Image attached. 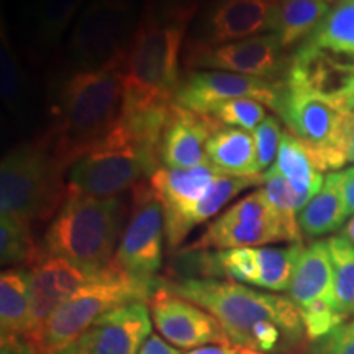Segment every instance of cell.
Instances as JSON below:
<instances>
[{"mask_svg":"<svg viewBox=\"0 0 354 354\" xmlns=\"http://www.w3.org/2000/svg\"><path fill=\"white\" fill-rule=\"evenodd\" d=\"M339 236H343L344 240L354 245V215L346 221V225L339 230Z\"/></svg>","mask_w":354,"mask_h":354,"instance_id":"cell-44","label":"cell"},{"mask_svg":"<svg viewBox=\"0 0 354 354\" xmlns=\"http://www.w3.org/2000/svg\"><path fill=\"white\" fill-rule=\"evenodd\" d=\"M210 115L221 125L253 131L266 120V105L253 99L230 100L212 110Z\"/></svg>","mask_w":354,"mask_h":354,"instance_id":"cell-33","label":"cell"},{"mask_svg":"<svg viewBox=\"0 0 354 354\" xmlns=\"http://www.w3.org/2000/svg\"><path fill=\"white\" fill-rule=\"evenodd\" d=\"M348 216L343 171H336L325 176L320 192L299 214V225L304 236L320 238L342 230Z\"/></svg>","mask_w":354,"mask_h":354,"instance_id":"cell-21","label":"cell"},{"mask_svg":"<svg viewBox=\"0 0 354 354\" xmlns=\"http://www.w3.org/2000/svg\"><path fill=\"white\" fill-rule=\"evenodd\" d=\"M325 2H328V3H330V2H333V0H325Z\"/></svg>","mask_w":354,"mask_h":354,"instance_id":"cell-46","label":"cell"},{"mask_svg":"<svg viewBox=\"0 0 354 354\" xmlns=\"http://www.w3.org/2000/svg\"><path fill=\"white\" fill-rule=\"evenodd\" d=\"M33 326L30 276L24 268H10L0 276V335L28 342Z\"/></svg>","mask_w":354,"mask_h":354,"instance_id":"cell-23","label":"cell"},{"mask_svg":"<svg viewBox=\"0 0 354 354\" xmlns=\"http://www.w3.org/2000/svg\"><path fill=\"white\" fill-rule=\"evenodd\" d=\"M86 0H41L37 8V28L43 41L55 43L63 37Z\"/></svg>","mask_w":354,"mask_h":354,"instance_id":"cell-31","label":"cell"},{"mask_svg":"<svg viewBox=\"0 0 354 354\" xmlns=\"http://www.w3.org/2000/svg\"><path fill=\"white\" fill-rule=\"evenodd\" d=\"M184 354H264L258 349L243 346V344L228 343V344H207L196 349H189Z\"/></svg>","mask_w":354,"mask_h":354,"instance_id":"cell-38","label":"cell"},{"mask_svg":"<svg viewBox=\"0 0 354 354\" xmlns=\"http://www.w3.org/2000/svg\"><path fill=\"white\" fill-rule=\"evenodd\" d=\"M326 245L333 264L338 308L344 317L351 318L354 317V245L343 236H330Z\"/></svg>","mask_w":354,"mask_h":354,"instance_id":"cell-30","label":"cell"},{"mask_svg":"<svg viewBox=\"0 0 354 354\" xmlns=\"http://www.w3.org/2000/svg\"><path fill=\"white\" fill-rule=\"evenodd\" d=\"M284 82H272L227 71L203 69L190 73L180 81L174 104L192 112L210 115L212 110L230 100L253 99L276 112Z\"/></svg>","mask_w":354,"mask_h":354,"instance_id":"cell-12","label":"cell"},{"mask_svg":"<svg viewBox=\"0 0 354 354\" xmlns=\"http://www.w3.org/2000/svg\"><path fill=\"white\" fill-rule=\"evenodd\" d=\"M162 286L215 317L236 344L251 348V336L261 323L277 325L290 343L305 333L300 310L290 297L221 279L187 277Z\"/></svg>","mask_w":354,"mask_h":354,"instance_id":"cell-2","label":"cell"},{"mask_svg":"<svg viewBox=\"0 0 354 354\" xmlns=\"http://www.w3.org/2000/svg\"><path fill=\"white\" fill-rule=\"evenodd\" d=\"M221 123L212 115L192 112L172 104L159 141V165L167 169H189L209 165L207 141Z\"/></svg>","mask_w":354,"mask_h":354,"instance_id":"cell-18","label":"cell"},{"mask_svg":"<svg viewBox=\"0 0 354 354\" xmlns=\"http://www.w3.org/2000/svg\"><path fill=\"white\" fill-rule=\"evenodd\" d=\"M272 243H302V240L279 216L264 187H259L216 216L205 232L183 251H223L261 248Z\"/></svg>","mask_w":354,"mask_h":354,"instance_id":"cell-10","label":"cell"},{"mask_svg":"<svg viewBox=\"0 0 354 354\" xmlns=\"http://www.w3.org/2000/svg\"><path fill=\"white\" fill-rule=\"evenodd\" d=\"M254 140V148H256V156H258V166L259 171H268L274 162H276L279 148H281L282 131L281 123L276 117H266V120L251 131Z\"/></svg>","mask_w":354,"mask_h":354,"instance_id":"cell-35","label":"cell"},{"mask_svg":"<svg viewBox=\"0 0 354 354\" xmlns=\"http://www.w3.org/2000/svg\"><path fill=\"white\" fill-rule=\"evenodd\" d=\"M138 354H180V351L159 335H151L146 339Z\"/></svg>","mask_w":354,"mask_h":354,"instance_id":"cell-40","label":"cell"},{"mask_svg":"<svg viewBox=\"0 0 354 354\" xmlns=\"http://www.w3.org/2000/svg\"><path fill=\"white\" fill-rule=\"evenodd\" d=\"M304 44L354 57V0H339Z\"/></svg>","mask_w":354,"mask_h":354,"instance_id":"cell-28","label":"cell"},{"mask_svg":"<svg viewBox=\"0 0 354 354\" xmlns=\"http://www.w3.org/2000/svg\"><path fill=\"white\" fill-rule=\"evenodd\" d=\"M300 317H302L305 336L313 343L325 338L336 326L348 320L338 308L328 304H315L307 308H300Z\"/></svg>","mask_w":354,"mask_h":354,"instance_id":"cell-34","label":"cell"},{"mask_svg":"<svg viewBox=\"0 0 354 354\" xmlns=\"http://www.w3.org/2000/svg\"><path fill=\"white\" fill-rule=\"evenodd\" d=\"M339 105H342L344 110H353L354 109V79H353V82L349 84L346 92L343 94L342 100H339Z\"/></svg>","mask_w":354,"mask_h":354,"instance_id":"cell-43","label":"cell"},{"mask_svg":"<svg viewBox=\"0 0 354 354\" xmlns=\"http://www.w3.org/2000/svg\"><path fill=\"white\" fill-rule=\"evenodd\" d=\"M0 354H38L24 338H2Z\"/></svg>","mask_w":354,"mask_h":354,"instance_id":"cell-41","label":"cell"},{"mask_svg":"<svg viewBox=\"0 0 354 354\" xmlns=\"http://www.w3.org/2000/svg\"><path fill=\"white\" fill-rule=\"evenodd\" d=\"M28 276L33 302V326L28 343L37 351L41 331L53 313L74 292L94 281L100 274H88L69 261L43 253L37 263L28 268Z\"/></svg>","mask_w":354,"mask_h":354,"instance_id":"cell-15","label":"cell"},{"mask_svg":"<svg viewBox=\"0 0 354 354\" xmlns=\"http://www.w3.org/2000/svg\"><path fill=\"white\" fill-rule=\"evenodd\" d=\"M304 243H290L287 246L256 248V254H258L256 289L272 292V294L289 290L299 259L304 253Z\"/></svg>","mask_w":354,"mask_h":354,"instance_id":"cell-27","label":"cell"},{"mask_svg":"<svg viewBox=\"0 0 354 354\" xmlns=\"http://www.w3.org/2000/svg\"><path fill=\"white\" fill-rule=\"evenodd\" d=\"M259 185H263V174L253 177L220 176L216 183L212 185V189L207 192V196L184 216V220L180 221L176 232L167 238V246L171 250H177L198 225L207 223L210 218L218 215L227 207V203L233 201L236 196H240L241 192H245L248 189L259 187Z\"/></svg>","mask_w":354,"mask_h":354,"instance_id":"cell-24","label":"cell"},{"mask_svg":"<svg viewBox=\"0 0 354 354\" xmlns=\"http://www.w3.org/2000/svg\"><path fill=\"white\" fill-rule=\"evenodd\" d=\"M148 302L123 305L105 313L77 339L79 354H138L151 336Z\"/></svg>","mask_w":354,"mask_h":354,"instance_id":"cell-17","label":"cell"},{"mask_svg":"<svg viewBox=\"0 0 354 354\" xmlns=\"http://www.w3.org/2000/svg\"><path fill=\"white\" fill-rule=\"evenodd\" d=\"M346 112L336 102L289 86L286 81L276 109L287 131L304 145L313 165L322 172H336L346 166L342 148Z\"/></svg>","mask_w":354,"mask_h":354,"instance_id":"cell-9","label":"cell"},{"mask_svg":"<svg viewBox=\"0 0 354 354\" xmlns=\"http://www.w3.org/2000/svg\"><path fill=\"white\" fill-rule=\"evenodd\" d=\"M135 30L131 0H92L71 32L69 63L76 71L123 68Z\"/></svg>","mask_w":354,"mask_h":354,"instance_id":"cell-8","label":"cell"},{"mask_svg":"<svg viewBox=\"0 0 354 354\" xmlns=\"http://www.w3.org/2000/svg\"><path fill=\"white\" fill-rule=\"evenodd\" d=\"M277 0H216L203 20V32L189 46H218L274 33Z\"/></svg>","mask_w":354,"mask_h":354,"instance_id":"cell-16","label":"cell"},{"mask_svg":"<svg viewBox=\"0 0 354 354\" xmlns=\"http://www.w3.org/2000/svg\"><path fill=\"white\" fill-rule=\"evenodd\" d=\"M343 177H344V198H346L349 215H354V167L344 169Z\"/></svg>","mask_w":354,"mask_h":354,"instance_id":"cell-42","label":"cell"},{"mask_svg":"<svg viewBox=\"0 0 354 354\" xmlns=\"http://www.w3.org/2000/svg\"><path fill=\"white\" fill-rule=\"evenodd\" d=\"M50 151L41 141L20 145L8 151L0 165V212L2 216L32 225L55 216L68 198Z\"/></svg>","mask_w":354,"mask_h":354,"instance_id":"cell-7","label":"cell"},{"mask_svg":"<svg viewBox=\"0 0 354 354\" xmlns=\"http://www.w3.org/2000/svg\"><path fill=\"white\" fill-rule=\"evenodd\" d=\"M187 26L146 8L136 25L125 63V102L135 105H171L179 87V55Z\"/></svg>","mask_w":354,"mask_h":354,"instance_id":"cell-4","label":"cell"},{"mask_svg":"<svg viewBox=\"0 0 354 354\" xmlns=\"http://www.w3.org/2000/svg\"><path fill=\"white\" fill-rule=\"evenodd\" d=\"M330 12L325 0H277L276 30L282 48L307 39Z\"/></svg>","mask_w":354,"mask_h":354,"instance_id":"cell-26","label":"cell"},{"mask_svg":"<svg viewBox=\"0 0 354 354\" xmlns=\"http://www.w3.org/2000/svg\"><path fill=\"white\" fill-rule=\"evenodd\" d=\"M310 354H354V317L315 342Z\"/></svg>","mask_w":354,"mask_h":354,"instance_id":"cell-36","label":"cell"},{"mask_svg":"<svg viewBox=\"0 0 354 354\" xmlns=\"http://www.w3.org/2000/svg\"><path fill=\"white\" fill-rule=\"evenodd\" d=\"M166 223L165 209L149 183H140L133 189V205L120 245L112 261L118 271L145 282H158L162 268Z\"/></svg>","mask_w":354,"mask_h":354,"instance_id":"cell-11","label":"cell"},{"mask_svg":"<svg viewBox=\"0 0 354 354\" xmlns=\"http://www.w3.org/2000/svg\"><path fill=\"white\" fill-rule=\"evenodd\" d=\"M286 177L297 197L299 209H302L320 192L325 183L323 172L317 169L304 145L289 131H284L276 162L272 165Z\"/></svg>","mask_w":354,"mask_h":354,"instance_id":"cell-25","label":"cell"},{"mask_svg":"<svg viewBox=\"0 0 354 354\" xmlns=\"http://www.w3.org/2000/svg\"><path fill=\"white\" fill-rule=\"evenodd\" d=\"M125 107L122 68L74 71L61 88L56 122L41 140L64 172L117 127Z\"/></svg>","mask_w":354,"mask_h":354,"instance_id":"cell-1","label":"cell"},{"mask_svg":"<svg viewBox=\"0 0 354 354\" xmlns=\"http://www.w3.org/2000/svg\"><path fill=\"white\" fill-rule=\"evenodd\" d=\"M202 0H162L159 8H156L159 15L167 20L177 21V24L189 25L196 15Z\"/></svg>","mask_w":354,"mask_h":354,"instance_id":"cell-37","label":"cell"},{"mask_svg":"<svg viewBox=\"0 0 354 354\" xmlns=\"http://www.w3.org/2000/svg\"><path fill=\"white\" fill-rule=\"evenodd\" d=\"M148 305L159 336L177 349L189 351L207 344L233 343L215 317L198 305L172 294L162 286V281Z\"/></svg>","mask_w":354,"mask_h":354,"instance_id":"cell-13","label":"cell"},{"mask_svg":"<svg viewBox=\"0 0 354 354\" xmlns=\"http://www.w3.org/2000/svg\"><path fill=\"white\" fill-rule=\"evenodd\" d=\"M43 254V248L35 245L32 227L10 218H0V263L10 268H30Z\"/></svg>","mask_w":354,"mask_h":354,"instance_id":"cell-29","label":"cell"},{"mask_svg":"<svg viewBox=\"0 0 354 354\" xmlns=\"http://www.w3.org/2000/svg\"><path fill=\"white\" fill-rule=\"evenodd\" d=\"M120 197L68 196L43 238V253L57 256L88 274L110 268L122 240Z\"/></svg>","mask_w":354,"mask_h":354,"instance_id":"cell-3","label":"cell"},{"mask_svg":"<svg viewBox=\"0 0 354 354\" xmlns=\"http://www.w3.org/2000/svg\"><path fill=\"white\" fill-rule=\"evenodd\" d=\"M342 148L346 165H354V109L344 115L342 131Z\"/></svg>","mask_w":354,"mask_h":354,"instance_id":"cell-39","label":"cell"},{"mask_svg":"<svg viewBox=\"0 0 354 354\" xmlns=\"http://www.w3.org/2000/svg\"><path fill=\"white\" fill-rule=\"evenodd\" d=\"M209 165L221 176L253 177L261 176L254 140L251 131L221 127L207 141Z\"/></svg>","mask_w":354,"mask_h":354,"instance_id":"cell-22","label":"cell"},{"mask_svg":"<svg viewBox=\"0 0 354 354\" xmlns=\"http://www.w3.org/2000/svg\"><path fill=\"white\" fill-rule=\"evenodd\" d=\"M0 91L2 100L10 112H19L24 102L25 79L20 61L13 53L7 35L2 32V48H0Z\"/></svg>","mask_w":354,"mask_h":354,"instance_id":"cell-32","label":"cell"},{"mask_svg":"<svg viewBox=\"0 0 354 354\" xmlns=\"http://www.w3.org/2000/svg\"><path fill=\"white\" fill-rule=\"evenodd\" d=\"M281 50L276 33H263L218 46H189L185 64L269 79L281 64Z\"/></svg>","mask_w":354,"mask_h":354,"instance_id":"cell-14","label":"cell"},{"mask_svg":"<svg viewBox=\"0 0 354 354\" xmlns=\"http://www.w3.org/2000/svg\"><path fill=\"white\" fill-rule=\"evenodd\" d=\"M287 292L299 310L315 304H328L338 308L333 264L326 240L313 241L304 248Z\"/></svg>","mask_w":354,"mask_h":354,"instance_id":"cell-20","label":"cell"},{"mask_svg":"<svg viewBox=\"0 0 354 354\" xmlns=\"http://www.w3.org/2000/svg\"><path fill=\"white\" fill-rule=\"evenodd\" d=\"M220 176L210 165H202L189 169L159 167L149 177V187L165 209L166 240L176 232L184 216L207 196Z\"/></svg>","mask_w":354,"mask_h":354,"instance_id":"cell-19","label":"cell"},{"mask_svg":"<svg viewBox=\"0 0 354 354\" xmlns=\"http://www.w3.org/2000/svg\"><path fill=\"white\" fill-rule=\"evenodd\" d=\"M57 354H79V351H77L76 344H73V346L66 348V349H63V351H59Z\"/></svg>","mask_w":354,"mask_h":354,"instance_id":"cell-45","label":"cell"},{"mask_svg":"<svg viewBox=\"0 0 354 354\" xmlns=\"http://www.w3.org/2000/svg\"><path fill=\"white\" fill-rule=\"evenodd\" d=\"M159 146L120 118L105 140L69 167L68 196L118 197L159 169Z\"/></svg>","mask_w":354,"mask_h":354,"instance_id":"cell-5","label":"cell"},{"mask_svg":"<svg viewBox=\"0 0 354 354\" xmlns=\"http://www.w3.org/2000/svg\"><path fill=\"white\" fill-rule=\"evenodd\" d=\"M158 282L133 279L110 264L99 277L74 292L53 313L41 331L37 353L57 354L73 346L94 323L112 310L136 302H149Z\"/></svg>","mask_w":354,"mask_h":354,"instance_id":"cell-6","label":"cell"}]
</instances>
